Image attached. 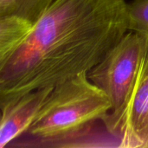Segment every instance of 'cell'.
<instances>
[{"label":"cell","mask_w":148,"mask_h":148,"mask_svg":"<svg viewBox=\"0 0 148 148\" xmlns=\"http://www.w3.org/2000/svg\"><path fill=\"white\" fill-rule=\"evenodd\" d=\"M102 122L119 147L148 148V44L125 107L117 115L108 114Z\"/></svg>","instance_id":"4"},{"label":"cell","mask_w":148,"mask_h":148,"mask_svg":"<svg viewBox=\"0 0 148 148\" xmlns=\"http://www.w3.org/2000/svg\"><path fill=\"white\" fill-rule=\"evenodd\" d=\"M52 88H39L0 106V148L9 146L22 134H26Z\"/></svg>","instance_id":"5"},{"label":"cell","mask_w":148,"mask_h":148,"mask_svg":"<svg viewBox=\"0 0 148 148\" xmlns=\"http://www.w3.org/2000/svg\"><path fill=\"white\" fill-rule=\"evenodd\" d=\"M56 0H0V17L13 16L33 24Z\"/></svg>","instance_id":"6"},{"label":"cell","mask_w":148,"mask_h":148,"mask_svg":"<svg viewBox=\"0 0 148 148\" xmlns=\"http://www.w3.org/2000/svg\"><path fill=\"white\" fill-rule=\"evenodd\" d=\"M147 44V36L127 31L88 73L89 80L108 96L112 103L109 115H117L125 107Z\"/></svg>","instance_id":"3"},{"label":"cell","mask_w":148,"mask_h":148,"mask_svg":"<svg viewBox=\"0 0 148 148\" xmlns=\"http://www.w3.org/2000/svg\"><path fill=\"white\" fill-rule=\"evenodd\" d=\"M111 110L108 96L82 73L52 88L26 134L46 141L76 138Z\"/></svg>","instance_id":"2"},{"label":"cell","mask_w":148,"mask_h":148,"mask_svg":"<svg viewBox=\"0 0 148 148\" xmlns=\"http://www.w3.org/2000/svg\"><path fill=\"white\" fill-rule=\"evenodd\" d=\"M128 31L148 37V0H132L127 3Z\"/></svg>","instance_id":"7"},{"label":"cell","mask_w":148,"mask_h":148,"mask_svg":"<svg viewBox=\"0 0 148 148\" xmlns=\"http://www.w3.org/2000/svg\"><path fill=\"white\" fill-rule=\"evenodd\" d=\"M126 0H56L0 56V106L88 73L128 31Z\"/></svg>","instance_id":"1"}]
</instances>
